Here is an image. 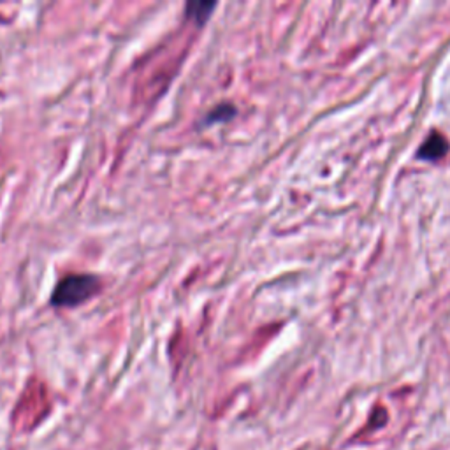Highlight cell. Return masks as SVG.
Wrapping results in <instances>:
<instances>
[{
  "instance_id": "1",
  "label": "cell",
  "mask_w": 450,
  "mask_h": 450,
  "mask_svg": "<svg viewBox=\"0 0 450 450\" xmlns=\"http://www.w3.org/2000/svg\"><path fill=\"white\" fill-rule=\"evenodd\" d=\"M101 289V280L96 275L88 273H74L67 275L56 283L53 290L51 302L55 306H78L81 302L88 301L90 297L96 296Z\"/></svg>"
},
{
  "instance_id": "2",
  "label": "cell",
  "mask_w": 450,
  "mask_h": 450,
  "mask_svg": "<svg viewBox=\"0 0 450 450\" xmlns=\"http://www.w3.org/2000/svg\"><path fill=\"white\" fill-rule=\"evenodd\" d=\"M46 394L41 387H29L25 396L18 403V408L14 410V426L21 431L32 429L34 426L39 424L48 414Z\"/></svg>"
},
{
  "instance_id": "3",
  "label": "cell",
  "mask_w": 450,
  "mask_h": 450,
  "mask_svg": "<svg viewBox=\"0 0 450 450\" xmlns=\"http://www.w3.org/2000/svg\"><path fill=\"white\" fill-rule=\"evenodd\" d=\"M449 151V143L440 132H433L429 134V138L426 139L424 145L419 150V157L424 158V160H438V158L444 157Z\"/></svg>"
},
{
  "instance_id": "4",
  "label": "cell",
  "mask_w": 450,
  "mask_h": 450,
  "mask_svg": "<svg viewBox=\"0 0 450 450\" xmlns=\"http://www.w3.org/2000/svg\"><path fill=\"white\" fill-rule=\"evenodd\" d=\"M215 7H217L215 2H188L187 6H185V13H187V16L190 18V20H194L198 25H204Z\"/></svg>"
},
{
  "instance_id": "5",
  "label": "cell",
  "mask_w": 450,
  "mask_h": 450,
  "mask_svg": "<svg viewBox=\"0 0 450 450\" xmlns=\"http://www.w3.org/2000/svg\"><path fill=\"white\" fill-rule=\"evenodd\" d=\"M232 115H234V106L224 102V104H220V106H217L215 109H211L210 118L208 120H227V118H230Z\"/></svg>"
}]
</instances>
